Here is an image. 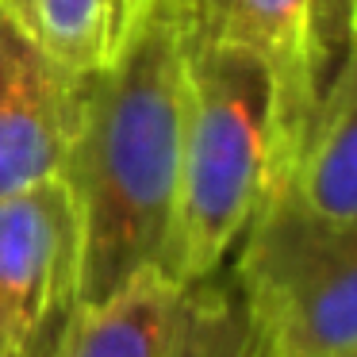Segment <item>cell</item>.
<instances>
[{"mask_svg": "<svg viewBox=\"0 0 357 357\" xmlns=\"http://www.w3.org/2000/svg\"><path fill=\"white\" fill-rule=\"evenodd\" d=\"M196 0H158L112 66L81 81V116L66 158L77 208V300L96 303L162 269L173 227Z\"/></svg>", "mask_w": 357, "mask_h": 357, "instance_id": "1", "label": "cell"}, {"mask_svg": "<svg viewBox=\"0 0 357 357\" xmlns=\"http://www.w3.org/2000/svg\"><path fill=\"white\" fill-rule=\"evenodd\" d=\"M273 177V108L265 70L250 54L188 35V96L173 227L162 273L211 280L261 208Z\"/></svg>", "mask_w": 357, "mask_h": 357, "instance_id": "2", "label": "cell"}, {"mask_svg": "<svg viewBox=\"0 0 357 357\" xmlns=\"http://www.w3.org/2000/svg\"><path fill=\"white\" fill-rule=\"evenodd\" d=\"M242 331L269 357L357 354V223L311 211L292 185L265 192L238 238Z\"/></svg>", "mask_w": 357, "mask_h": 357, "instance_id": "3", "label": "cell"}, {"mask_svg": "<svg viewBox=\"0 0 357 357\" xmlns=\"http://www.w3.org/2000/svg\"><path fill=\"white\" fill-rule=\"evenodd\" d=\"M242 307L200 280L146 269L96 303H73L58 357H238Z\"/></svg>", "mask_w": 357, "mask_h": 357, "instance_id": "4", "label": "cell"}, {"mask_svg": "<svg viewBox=\"0 0 357 357\" xmlns=\"http://www.w3.org/2000/svg\"><path fill=\"white\" fill-rule=\"evenodd\" d=\"M323 0H196V31L265 70L273 108V177L288 181L323 96Z\"/></svg>", "mask_w": 357, "mask_h": 357, "instance_id": "5", "label": "cell"}, {"mask_svg": "<svg viewBox=\"0 0 357 357\" xmlns=\"http://www.w3.org/2000/svg\"><path fill=\"white\" fill-rule=\"evenodd\" d=\"M77 208L62 177L0 196V357H24L77 300Z\"/></svg>", "mask_w": 357, "mask_h": 357, "instance_id": "6", "label": "cell"}, {"mask_svg": "<svg viewBox=\"0 0 357 357\" xmlns=\"http://www.w3.org/2000/svg\"><path fill=\"white\" fill-rule=\"evenodd\" d=\"M81 81L0 4V196L66 173Z\"/></svg>", "mask_w": 357, "mask_h": 357, "instance_id": "7", "label": "cell"}, {"mask_svg": "<svg viewBox=\"0 0 357 357\" xmlns=\"http://www.w3.org/2000/svg\"><path fill=\"white\" fill-rule=\"evenodd\" d=\"M292 192L319 215L357 223V39L319 96L311 131L288 181Z\"/></svg>", "mask_w": 357, "mask_h": 357, "instance_id": "8", "label": "cell"}, {"mask_svg": "<svg viewBox=\"0 0 357 357\" xmlns=\"http://www.w3.org/2000/svg\"><path fill=\"white\" fill-rule=\"evenodd\" d=\"M77 77L112 66L158 0H0Z\"/></svg>", "mask_w": 357, "mask_h": 357, "instance_id": "9", "label": "cell"}, {"mask_svg": "<svg viewBox=\"0 0 357 357\" xmlns=\"http://www.w3.org/2000/svg\"><path fill=\"white\" fill-rule=\"evenodd\" d=\"M70 307H73V303H70ZM70 307H66V311H70ZM66 311H62L58 319H50L47 326H43V334L31 342V346H27V354H24V357H58V342H62V323H66Z\"/></svg>", "mask_w": 357, "mask_h": 357, "instance_id": "10", "label": "cell"}, {"mask_svg": "<svg viewBox=\"0 0 357 357\" xmlns=\"http://www.w3.org/2000/svg\"><path fill=\"white\" fill-rule=\"evenodd\" d=\"M238 357H269L265 349H257L254 342L246 338V331H242V349H238ZM349 357H357V354H349Z\"/></svg>", "mask_w": 357, "mask_h": 357, "instance_id": "11", "label": "cell"}, {"mask_svg": "<svg viewBox=\"0 0 357 357\" xmlns=\"http://www.w3.org/2000/svg\"><path fill=\"white\" fill-rule=\"evenodd\" d=\"M349 39H357V0H349Z\"/></svg>", "mask_w": 357, "mask_h": 357, "instance_id": "12", "label": "cell"}]
</instances>
